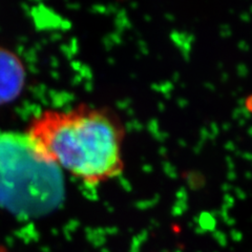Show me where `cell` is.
Returning a JSON list of instances; mask_svg holds the SVG:
<instances>
[{
    "instance_id": "cell-3",
    "label": "cell",
    "mask_w": 252,
    "mask_h": 252,
    "mask_svg": "<svg viewBox=\"0 0 252 252\" xmlns=\"http://www.w3.org/2000/svg\"><path fill=\"white\" fill-rule=\"evenodd\" d=\"M248 104H249V108L252 110V99L248 102Z\"/></svg>"
},
{
    "instance_id": "cell-1",
    "label": "cell",
    "mask_w": 252,
    "mask_h": 252,
    "mask_svg": "<svg viewBox=\"0 0 252 252\" xmlns=\"http://www.w3.org/2000/svg\"><path fill=\"white\" fill-rule=\"evenodd\" d=\"M25 137L39 159L86 186L96 187L123 170V125L108 108L83 103L45 109L32 118Z\"/></svg>"
},
{
    "instance_id": "cell-4",
    "label": "cell",
    "mask_w": 252,
    "mask_h": 252,
    "mask_svg": "<svg viewBox=\"0 0 252 252\" xmlns=\"http://www.w3.org/2000/svg\"><path fill=\"white\" fill-rule=\"evenodd\" d=\"M0 252H9L6 249H4L3 247H0Z\"/></svg>"
},
{
    "instance_id": "cell-2",
    "label": "cell",
    "mask_w": 252,
    "mask_h": 252,
    "mask_svg": "<svg viewBox=\"0 0 252 252\" xmlns=\"http://www.w3.org/2000/svg\"><path fill=\"white\" fill-rule=\"evenodd\" d=\"M27 68L14 51L0 45V106L17 100L27 84Z\"/></svg>"
}]
</instances>
